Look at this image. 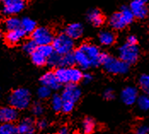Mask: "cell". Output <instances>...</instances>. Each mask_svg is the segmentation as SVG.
<instances>
[{
  "label": "cell",
  "mask_w": 149,
  "mask_h": 134,
  "mask_svg": "<svg viewBox=\"0 0 149 134\" xmlns=\"http://www.w3.org/2000/svg\"><path fill=\"white\" fill-rule=\"evenodd\" d=\"M61 84H77L82 80L84 74L77 67H58L55 72Z\"/></svg>",
  "instance_id": "6da1fadb"
},
{
  "label": "cell",
  "mask_w": 149,
  "mask_h": 134,
  "mask_svg": "<svg viewBox=\"0 0 149 134\" xmlns=\"http://www.w3.org/2000/svg\"><path fill=\"white\" fill-rule=\"evenodd\" d=\"M11 107L15 109L22 110L30 105L31 102V94L30 91L26 88H18L13 91L9 98Z\"/></svg>",
  "instance_id": "7a4b0ae2"
},
{
  "label": "cell",
  "mask_w": 149,
  "mask_h": 134,
  "mask_svg": "<svg viewBox=\"0 0 149 134\" xmlns=\"http://www.w3.org/2000/svg\"><path fill=\"white\" fill-rule=\"evenodd\" d=\"M52 46L56 53L64 56L72 51L74 48V40L72 39L65 33L61 34L55 37L52 42Z\"/></svg>",
  "instance_id": "3957f363"
},
{
  "label": "cell",
  "mask_w": 149,
  "mask_h": 134,
  "mask_svg": "<svg viewBox=\"0 0 149 134\" xmlns=\"http://www.w3.org/2000/svg\"><path fill=\"white\" fill-rule=\"evenodd\" d=\"M103 65L105 70L111 74H125L130 69V65L121 61L119 58L108 56L105 60Z\"/></svg>",
  "instance_id": "277c9868"
},
{
  "label": "cell",
  "mask_w": 149,
  "mask_h": 134,
  "mask_svg": "<svg viewBox=\"0 0 149 134\" xmlns=\"http://www.w3.org/2000/svg\"><path fill=\"white\" fill-rule=\"evenodd\" d=\"M139 55L140 51L137 45H131L125 43L118 49L119 59L129 65L136 63L137 62Z\"/></svg>",
  "instance_id": "5b68a950"
},
{
  "label": "cell",
  "mask_w": 149,
  "mask_h": 134,
  "mask_svg": "<svg viewBox=\"0 0 149 134\" xmlns=\"http://www.w3.org/2000/svg\"><path fill=\"white\" fill-rule=\"evenodd\" d=\"M55 37L51 30L45 27H37L32 34V39L37 44L38 46L52 44Z\"/></svg>",
  "instance_id": "8992f818"
},
{
  "label": "cell",
  "mask_w": 149,
  "mask_h": 134,
  "mask_svg": "<svg viewBox=\"0 0 149 134\" xmlns=\"http://www.w3.org/2000/svg\"><path fill=\"white\" fill-rule=\"evenodd\" d=\"M79 49L89 58V60L91 62L92 67H96V66L101 65L100 57H101L102 52L100 51L99 48L96 45L89 44V43H84L80 45Z\"/></svg>",
  "instance_id": "52a82bcc"
},
{
  "label": "cell",
  "mask_w": 149,
  "mask_h": 134,
  "mask_svg": "<svg viewBox=\"0 0 149 134\" xmlns=\"http://www.w3.org/2000/svg\"><path fill=\"white\" fill-rule=\"evenodd\" d=\"M80 97L81 90L75 84H68L61 94L63 102H70L73 103L79 100Z\"/></svg>",
  "instance_id": "ba28073f"
},
{
  "label": "cell",
  "mask_w": 149,
  "mask_h": 134,
  "mask_svg": "<svg viewBox=\"0 0 149 134\" xmlns=\"http://www.w3.org/2000/svg\"><path fill=\"white\" fill-rule=\"evenodd\" d=\"M138 90L135 86H126L121 91L120 98L126 105H132L138 99Z\"/></svg>",
  "instance_id": "9c48e42d"
},
{
  "label": "cell",
  "mask_w": 149,
  "mask_h": 134,
  "mask_svg": "<svg viewBox=\"0 0 149 134\" xmlns=\"http://www.w3.org/2000/svg\"><path fill=\"white\" fill-rule=\"evenodd\" d=\"M130 9L135 18L144 19L148 15V9L144 2L133 0L130 5Z\"/></svg>",
  "instance_id": "30bf717a"
},
{
  "label": "cell",
  "mask_w": 149,
  "mask_h": 134,
  "mask_svg": "<svg viewBox=\"0 0 149 134\" xmlns=\"http://www.w3.org/2000/svg\"><path fill=\"white\" fill-rule=\"evenodd\" d=\"M41 84L45 86H47L50 90H58L61 87V83L59 82L55 72H47L41 78Z\"/></svg>",
  "instance_id": "8fae6325"
},
{
  "label": "cell",
  "mask_w": 149,
  "mask_h": 134,
  "mask_svg": "<svg viewBox=\"0 0 149 134\" xmlns=\"http://www.w3.org/2000/svg\"><path fill=\"white\" fill-rule=\"evenodd\" d=\"M18 117L17 109L11 106L3 107L0 109V122L12 123Z\"/></svg>",
  "instance_id": "7c38bea8"
},
{
  "label": "cell",
  "mask_w": 149,
  "mask_h": 134,
  "mask_svg": "<svg viewBox=\"0 0 149 134\" xmlns=\"http://www.w3.org/2000/svg\"><path fill=\"white\" fill-rule=\"evenodd\" d=\"M17 133L33 134L35 132L34 121L31 118H25L16 126Z\"/></svg>",
  "instance_id": "4fadbf2b"
},
{
  "label": "cell",
  "mask_w": 149,
  "mask_h": 134,
  "mask_svg": "<svg viewBox=\"0 0 149 134\" xmlns=\"http://www.w3.org/2000/svg\"><path fill=\"white\" fill-rule=\"evenodd\" d=\"M65 34L72 39H78L84 34V27L80 23H72L65 29Z\"/></svg>",
  "instance_id": "5bb4252c"
},
{
  "label": "cell",
  "mask_w": 149,
  "mask_h": 134,
  "mask_svg": "<svg viewBox=\"0 0 149 134\" xmlns=\"http://www.w3.org/2000/svg\"><path fill=\"white\" fill-rule=\"evenodd\" d=\"M25 35H26V33L22 28H19L16 30L9 31L5 35V39H6V42L10 45H16L21 40H22Z\"/></svg>",
  "instance_id": "9a60e30c"
},
{
  "label": "cell",
  "mask_w": 149,
  "mask_h": 134,
  "mask_svg": "<svg viewBox=\"0 0 149 134\" xmlns=\"http://www.w3.org/2000/svg\"><path fill=\"white\" fill-rule=\"evenodd\" d=\"M74 57H75V62L83 69H87L89 67H92L91 62L89 60L87 56L81 51L80 49H77L74 52Z\"/></svg>",
  "instance_id": "2e32d148"
},
{
  "label": "cell",
  "mask_w": 149,
  "mask_h": 134,
  "mask_svg": "<svg viewBox=\"0 0 149 134\" xmlns=\"http://www.w3.org/2000/svg\"><path fill=\"white\" fill-rule=\"evenodd\" d=\"M109 25L114 30H122L126 26H128L125 21L124 20V18L122 17L120 12H117L113 15H112L109 20Z\"/></svg>",
  "instance_id": "e0dca14e"
},
{
  "label": "cell",
  "mask_w": 149,
  "mask_h": 134,
  "mask_svg": "<svg viewBox=\"0 0 149 134\" xmlns=\"http://www.w3.org/2000/svg\"><path fill=\"white\" fill-rule=\"evenodd\" d=\"M25 8L24 1H18L8 5H4L3 8V13L7 15H12L22 11Z\"/></svg>",
  "instance_id": "ac0fdd59"
},
{
  "label": "cell",
  "mask_w": 149,
  "mask_h": 134,
  "mask_svg": "<svg viewBox=\"0 0 149 134\" xmlns=\"http://www.w3.org/2000/svg\"><path fill=\"white\" fill-rule=\"evenodd\" d=\"M87 19L95 27H101L104 22V16L97 9H94L88 12Z\"/></svg>",
  "instance_id": "d6986e66"
},
{
  "label": "cell",
  "mask_w": 149,
  "mask_h": 134,
  "mask_svg": "<svg viewBox=\"0 0 149 134\" xmlns=\"http://www.w3.org/2000/svg\"><path fill=\"white\" fill-rule=\"evenodd\" d=\"M99 42L102 45L109 46L114 44L116 36L113 32L109 30H103L99 34Z\"/></svg>",
  "instance_id": "ffe728a7"
},
{
  "label": "cell",
  "mask_w": 149,
  "mask_h": 134,
  "mask_svg": "<svg viewBox=\"0 0 149 134\" xmlns=\"http://www.w3.org/2000/svg\"><path fill=\"white\" fill-rule=\"evenodd\" d=\"M21 28L26 34H33L37 28V24L33 20L28 17H25L21 21Z\"/></svg>",
  "instance_id": "44dd1931"
},
{
  "label": "cell",
  "mask_w": 149,
  "mask_h": 134,
  "mask_svg": "<svg viewBox=\"0 0 149 134\" xmlns=\"http://www.w3.org/2000/svg\"><path fill=\"white\" fill-rule=\"evenodd\" d=\"M31 58L33 62L34 63L36 66H44L47 62V58L44 55H42L38 51H35L33 53L31 54Z\"/></svg>",
  "instance_id": "7402d4cb"
},
{
  "label": "cell",
  "mask_w": 149,
  "mask_h": 134,
  "mask_svg": "<svg viewBox=\"0 0 149 134\" xmlns=\"http://www.w3.org/2000/svg\"><path fill=\"white\" fill-rule=\"evenodd\" d=\"M5 27L8 31H13L21 28V21L16 17H10L6 20Z\"/></svg>",
  "instance_id": "603a6c76"
},
{
  "label": "cell",
  "mask_w": 149,
  "mask_h": 134,
  "mask_svg": "<svg viewBox=\"0 0 149 134\" xmlns=\"http://www.w3.org/2000/svg\"><path fill=\"white\" fill-rule=\"evenodd\" d=\"M61 61H62V56L54 52L48 58L47 62L50 67H61Z\"/></svg>",
  "instance_id": "cb8c5ba5"
},
{
  "label": "cell",
  "mask_w": 149,
  "mask_h": 134,
  "mask_svg": "<svg viewBox=\"0 0 149 134\" xmlns=\"http://www.w3.org/2000/svg\"><path fill=\"white\" fill-rule=\"evenodd\" d=\"M139 86L146 95L149 96V74H142L139 78Z\"/></svg>",
  "instance_id": "d4e9b609"
},
{
  "label": "cell",
  "mask_w": 149,
  "mask_h": 134,
  "mask_svg": "<svg viewBox=\"0 0 149 134\" xmlns=\"http://www.w3.org/2000/svg\"><path fill=\"white\" fill-rule=\"evenodd\" d=\"M62 105H63V99H62L61 96L58 95V94L53 95L52 99H51L52 109L56 112L61 111L62 109Z\"/></svg>",
  "instance_id": "484cf974"
},
{
  "label": "cell",
  "mask_w": 149,
  "mask_h": 134,
  "mask_svg": "<svg viewBox=\"0 0 149 134\" xmlns=\"http://www.w3.org/2000/svg\"><path fill=\"white\" fill-rule=\"evenodd\" d=\"M75 57L73 52H71L68 54H66L62 56V61H61V67H72L75 64Z\"/></svg>",
  "instance_id": "4316f807"
},
{
  "label": "cell",
  "mask_w": 149,
  "mask_h": 134,
  "mask_svg": "<svg viewBox=\"0 0 149 134\" xmlns=\"http://www.w3.org/2000/svg\"><path fill=\"white\" fill-rule=\"evenodd\" d=\"M16 126L12 123H3L0 126V134H16Z\"/></svg>",
  "instance_id": "83f0119b"
},
{
  "label": "cell",
  "mask_w": 149,
  "mask_h": 134,
  "mask_svg": "<svg viewBox=\"0 0 149 134\" xmlns=\"http://www.w3.org/2000/svg\"><path fill=\"white\" fill-rule=\"evenodd\" d=\"M120 14H121L122 17L124 18V20L125 21V22L127 23V25H129V24L132 22L134 18H135L132 12L130 11V7H126V6L122 7Z\"/></svg>",
  "instance_id": "f1b7e54d"
},
{
  "label": "cell",
  "mask_w": 149,
  "mask_h": 134,
  "mask_svg": "<svg viewBox=\"0 0 149 134\" xmlns=\"http://www.w3.org/2000/svg\"><path fill=\"white\" fill-rule=\"evenodd\" d=\"M137 105L140 109L143 111L149 110V96L142 95L137 99Z\"/></svg>",
  "instance_id": "f546056e"
},
{
  "label": "cell",
  "mask_w": 149,
  "mask_h": 134,
  "mask_svg": "<svg viewBox=\"0 0 149 134\" xmlns=\"http://www.w3.org/2000/svg\"><path fill=\"white\" fill-rule=\"evenodd\" d=\"M95 129V121L91 118H86L83 122V131L85 134L91 133Z\"/></svg>",
  "instance_id": "4dcf8cb0"
},
{
  "label": "cell",
  "mask_w": 149,
  "mask_h": 134,
  "mask_svg": "<svg viewBox=\"0 0 149 134\" xmlns=\"http://www.w3.org/2000/svg\"><path fill=\"white\" fill-rule=\"evenodd\" d=\"M37 51H38L42 55H44V56H45L47 59L55 52V51H54V49H53V46L51 45H40V46H38Z\"/></svg>",
  "instance_id": "1f68e13d"
},
{
  "label": "cell",
  "mask_w": 149,
  "mask_h": 134,
  "mask_svg": "<svg viewBox=\"0 0 149 134\" xmlns=\"http://www.w3.org/2000/svg\"><path fill=\"white\" fill-rule=\"evenodd\" d=\"M38 48V45L35 43L33 39L31 40H27L26 42H25V44L23 45V51L26 52V53H28V54H32L35 51L37 50Z\"/></svg>",
  "instance_id": "d6a6232c"
},
{
  "label": "cell",
  "mask_w": 149,
  "mask_h": 134,
  "mask_svg": "<svg viewBox=\"0 0 149 134\" xmlns=\"http://www.w3.org/2000/svg\"><path fill=\"white\" fill-rule=\"evenodd\" d=\"M37 94L40 99H46V98H49V96L51 95V90L48 88L47 86H42L38 89Z\"/></svg>",
  "instance_id": "836d02e7"
},
{
  "label": "cell",
  "mask_w": 149,
  "mask_h": 134,
  "mask_svg": "<svg viewBox=\"0 0 149 134\" xmlns=\"http://www.w3.org/2000/svg\"><path fill=\"white\" fill-rule=\"evenodd\" d=\"M44 106L40 102H35L32 106V112L35 115H41L44 113Z\"/></svg>",
  "instance_id": "e575fe53"
},
{
  "label": "cell",
  "mask_w": 149,
  "mask_h": 134,
  "mask_svg": "<svg viewBox=\"0 0 149 134\" xmlns=\"http://www.w3.org/2000/svg\"><path fill=\"white\" fill-rule=\"evenodd\" d=\"M75 103L73 102H63V105H62V111L64 113H70L73 109Z\"/></svg>",
  "instance_id": "d590c367"
},
{
  "label": "cell",
  "mask_w": 149,
  "mask_h": 134,
  "mask_svg": "<svg viewBox=\"0 0 149 134\" xmlns=\"http://www.w3.org/2000/svg\"><path fill=\"white\" fill-rule=\"evenodd\" d=\"M103 97H104V98H105V99H107V100H113L115 97L113 90L111 89V88H108V89L106 90V91H104Z\"/></svg>",
  "instance_id": "8d00e7d4"
},
{
  "label": "cell",
  "mask_w": 149,
  "mask_h": 134,
  "mask_svg": "<svg viewBox=\"0 0 149 134\" xmlns=\"http://www.w3.org/2000/svg\"><path fill=\"white\" fill-rule=\"evenodd\" d=\"M148 133L149 126L147 125H141L136 130V134H148Z\"/></svg>",
  "instance_id": "74e56055"
},
{
  "label": "cell",
  "mask_w": 149,
  "mask_h": 134,
  "mask_svg": "<svg viewBox=\"0 0 149 134\" xmlns=\"http://www.w3.org/2000/svg\"><path fill=\"white\" fill-rule=\"evenodd\" d=\"M37 126H38V129H40V130H44V129H45L46 127L48 126V122H47V121H46V120L41 119V120H39V121L37 122Z\"/></svg>",
  "instance_id": "f35d334b"
},
{
  "label": "cell",
  "mask_w": 149,
  "mask_h": 134,
  "mask_svg": "<svg viewBox=\"0 0 149 134\" xmlns=\"http://www.w3.org/2000/svg\"><path fill=\"white\" fill-rule=\"evenodd\" d=\"M127 44L131 45H136L137 44V38L135 36V35H130L128 38H127Z\"/></svg>",
  "instance_id": "ab89813d"
},
{
  "label": "cell",
  "mask_w": 149,
  "mask_h": 134,
  "mask_svg": "<svg viewBox=\"0 0 149 134\" xmlns=\"http://www.w3.org/2000/svg\"><path fill=\"white\" fill-rule=\"evenodd\" d=\"M85 83H89V82H91L92 79H93V77H92V75L91 74H84V75H83V79H82Z\"/></svg>",
  "instance_id": "60d3db41"
},
{
  "label": "cell",
  "mask_w": 149,
  "mask_h": 134,
  "mask_svg": "<svg viewBox=\"0 0 149 134\" xmlns=\"http://www.w3.org/2000/svg\"><path fill=\"white\" fill-rule=\"evenodd\" d=\"M3 6L4 5H8V4H10L13 3H15V2H18V1H24V0H1Z\"/></svg>",
  "instance_id": "b9f144b4"
},
{
  "label": "cell",
  "mask_w": 149,
  "mask_h": 134,
  "mask_svg": "<svg viewBox=\"0 0 149 134\" xmlns=\"http://www.w3.org/2000/svg\"><path fill=\"white\" fill-rule=\"evenodd\" d=\"M57 134H69L68 129L67 127H62Z\"/></svg>",
  "instance_id": "7bdbcfd3"
},
{
  "label": "cell",
  "mask_w": 149,
  "mask_h": 134,
  "mask_svg": "<svg viewBox=\"0 0 149 134\" xmlns=\"http://www.w3.org/2000/svg\"><path fill=\"white\" fill-rule=\"evenodd\" d=\"M136 1H141V2H144V3H145L147 0H136Z\"/></svg>",
  "instance_id": "ee69618b"
},
{
  "label": "cell",
  "mask_w": 149,
  "mask_h": 134,
  "mask_svg": "<svg viewBox=\"0 0 149 134\" xmlns=\"http://www.w3.org/2000/svg\"><path fill=\"white\" fill-rule=\"evenodd\" d=\"M1 38H2V32L0 31V39H1Z\"/></svg>",
  "instance_id": "f6af8a7d"
}]
</instances>
